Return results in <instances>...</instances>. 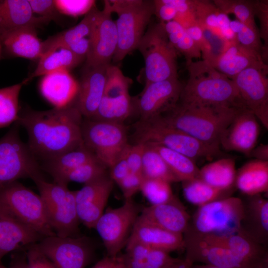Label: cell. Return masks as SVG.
<instances>
[{
    "label": "cell",
    "instance_id": "6da1fadb",
    "mask_svg": "<svg viewBox=\"0 0 268 268\" xmlns=\"http://www.w3.org/2000/svg\"><path fill=\"white\" fill-rule=\"evenodd\" d=\"M82 116L73 102L63 107L45 111L20 112L19 125L26 131L27 145L38 159L46 161L83 145Z\"/></svg>",
    "mask_w": 268,
    "mask_h": 268
},
{
    "label": "cell",
    "instance_id": "7a4b0ae2",
    "mask_svg": "<svg viewBox=\"0 0 268 268\" xmlns=\"http://www.w3.org/2000/svg\"><path fill=\"white\" fill-rule=\"evenodd\" d=\"M243 108L179 102L173 109L161 116L170 126L198 140L219 146L222 133Z\"/></svg>",
    "mask_w": 268,
    "mask_h": 268
},
{
    "label": "cell",
    "instance_id": "3957f363",
    "mask_svg": "<svg viewBox=\"0 0 268 268\" xmlns=\"http://www.w3.org/2000/svg\"><path fill=\"white\" fill-rule=\"evenodd\" d=\"M186 66L189 78L183 85L180 103L246 108L234 81L207 61H190Z\"/></svg>",
    "mask_w": 268,
    "mask_h": 268
},
{
    "label": "cell",
    "instance_id": "277c9868",
    "mask_svg": "<svg viewBox=\"0 0 268 268\" xmlns=\"http://www.w3.org/2000/svg\"><path fill=\"white\" fill-rule=\"evenodd\" d=\"M135 143H157L195 161L211 159L221 154L219 146L203 143L167 124L161 115L139 120L134 125Z\"/></svg>",
    "mask_w": 268,
    "mask_h": 268
},
{
    "label": "cell",
    "instance_id": "5b68a950",
    "mask_svg": "<svg viewBox=\"0 0 268 268\" xmlns=\"http://www.w3.org/2000/svg\"><path fill=\"white\" fill-rule=\"evenodd\" d=\"M115 21L118 44L113 61L119 63L135 49L154 14L153 0H108Z\"/></svg>",
    "mask_w": 268,
    "mask_h": 268
},
{
    "label": "cell",
    "instance_id": "8992f818",
    "mask_svg": "<svg viewBox=\"0 0 268 268\" xmlns=\"http://www.w3.org/2000/svg\"><path fill=\"white\" fill-rule=\"evenodd\" d=\"M39 192L46 210L49 222L59 237L79 236L78 218L75 191H70L67 185L50 183L43 175L32 180Z\"/></svg>",
    "mask_w": 268,
    "mask_h": 268
},
{
    "label": "cell",
    "instance_id": "52a82bcc",
    "mask_svg": "<svg viewBox=\"0 0 268 268\" xmlns=\"http://www.w3.org/2000/svg\"><path fill=\"white\" fill-rule=\"evenodd\" d=\"M137 49L144 61L145 84L178 78L177 51L169 42L162 22L145 31Z\"/></svg>",
    "mask_w": 268,
    "mask_h": 268
},
{
    "label": "cell",
    "instance_id": "ba28073f",
    "mask_svg": "<svg viewBox=\"0 0 268 268\" xmlns=\"http://www.w3.org/2000/svg\"><path fill=\"white\" fill-rule=\"evenodd\" d=\"M19 127L15 123L0 138V191L20 179L42 175L38 160L20 137Z\"/></svg>",
    "mask_w": 268,
    "mask_h": 268
},
{
    "label": "cell",
    "instance_id": "9c48e42d",
    "mask_svg": "<svg viewBox=\"0 0 268 268\" xmlns=\"http://www.w3.org/2000/svg\"><path fill=\"white\" fill-rule=\"evenodd\" d=\"M243 200L228 197L198 207L188 228L203 235H227L240 230Z\"/></svg>",
    "mask_w": 268,
    "mask_h": 268
},
{
    "label": "cell",
    "instance_id": "30bf717a",
    "mask_svg": "<svg viewBox=\"0 0 268 268\" xmlns=\"http://www.w3.org/2000/svg\"><path fill=\"white\" fill-rule=\"evenodd\" d=\"M81 132L84 145L109 168L129 144L127 130L122 123L85 118Z\"/></svg>",
    "mask_w": 268,
    "mask_h": 268
},
{
    "label": "cell",
    "instance_id": "8fae6325",
    "mask_svg": "<svg viewBox=\"0 0 268 268\" xmlns=\"http://www.w3.org/2000/svg\"><path fill=\"white\" fill-rule=\"evenodd\" d=\"M0 202L44 238L56 235L39 195L18 181L0 191Z\"/></svg>",
    "mask_w": 268,
    "mask_h": 268
},
{
    "label": "cell",
    "instance_id": "7c38bea8",
    "mask_svg": "<svg viewBox=\"0 0 268 268\" xmlns=\"http://www.w3.org/2000/svg\"><path fill=\"white\" fill-rule=\"evenodd\" d=\"M141 210L133 199L126 200L117 208L103 212L94 229L101 238L107 255L117 256L126 246Z\"/></svg>",
    "mask_w": 268,
    "mask_h": 268
},
{
    "label": "cell",
    "instance_id": "4fadbf2b",
    "mask_svg": "<svg viewBox=\"0 0 268 268\" xmlns=\"http://www.w3.org/2000/svg\"><path fill=\"white\" fill-rule=\"evenodd\" d=\"M40 250L57 268H85L94 252L90 239L84 236L46 237L37 243Z\"/></svg>",
    "mask_w": 268,
    "mask_h": 268
},
{
    "label": "cell",
    "instance_id": "5bb4252c",
    "mask_svg": "<svg viewBox=\"0 0 268 268\" xmlns=\"http://www.w3.org/2000/svg\"><path fill=\"white\" fill-rule=\"evenodd\" d=\"M268 66L247 68L231 79L238 89L244 106L253 113L268 129Z\"/></svg>",
    "mask_w": 268,
    "mask_h": 268
},
{
    "label": "cell",
    "instance_id": "9a60e30c",
    "mask_svg": "<svg viewBox=\"0 0 268 268\" xmlns=\"http://www.w3.org/2000/svg\"><path fill=\"white\" fill-rule=\"evenodd\" d=\"M183 87L178 78L148 83L133 101L140 120L162 115L173 109L179 103Z\"/></svg>",
    "mask_w": 268,
    "mask_h": 268
},
{
    "label": "cell",
    "instance_id": "2e32d148",
    "mask_svg": "<svg viewBox=\"0 0 268 268\" xmlns=\"http://www.w3.org/2000/svg\"><path fill=\"white\" fill-rule=\"evenodd\" d=\"M183 238L185 259L193 264L200 263L223 268H257L229 249L207 241L189 228Z\"/></svg>",
    "mask_w": 268,
    "mask_h": 268
},
{
    "label": "cell",
    "instance_id": "e0dca14e",
    "mask_svg": "<svg viewBox=\"0 0 268 268\" xmlns=\"http://www.w3.org/2000/svg\"><path fill=\"white\" fill-rule=\"evenodd\" d=\"M112 14L108 0H104L103 8L99 10L89 36L90 47L86 57L85 67L111 64L118 44L116 25Z\"/></svg>",
    "mask_w": 268,
    "mask_h": 268
},
{
    "label": "cell",
    "instance_id": "ac0fdd59",
    "mask_svg": "<svg viewBox=\"0 0 268 268\" xmlns=\"http://www.w3.org/2000/svg\"><path fill=\"white\" fill-rule=\"evenodd\" d=\"M114 182L108 176L84 184L75 191L76 209L80 222L94 228L104 209L112 191Z\"/></svg>",
    "mask_w": 268,
    "mask_h": 268
},
{
    "label": "cell",
    "instance_id": "d6986e66",
    "mask_svg": "<svg viewBox=\"0 0 268 268\" xmlns=\"http://www.w3.org/2000/svg\"><path fill=\"white\" fill-rule=\"evenodd\" d=\"M260 131L255 115L246 108H242L222 133L220 145L226 150L239 152L249 156L257 145Z\"/></svg>",
    "mask_w": 268,
    "mask_h": 268
},
{
    "label": "cell",
    "instance_id": "ffe728a7",
    "mask_svg": "<svg viewBox=\"0 0 268 268\" xmlns=\"http://www.w3.org/2000/svg\"><path fill=\"white\" fill-rule=\"evenodd\" d=\"M43 238L0 202V263L8 253L37 243Z\"/></svg>",
    "mask_w": 268,
    "mask_h": 268
},
{
    "label": "cell",
    "instance_id": "44dd1931",
    "mask_svg": "<svg viewBox=\"0 0 268 268\" xmlns=\"http://www.w3.org/2000/svg\"><path fill=\"white\" fill-rule=\"evenodd\" d=\"M109 66L85 67L73 103L86 119H91L94 115L102 99Z\"/></svg>",
    "mask_w": 268,
    "mask_h": 268
},
{
    "label": "cell",
    "instance_id": "7402d4cb",
    "mask_svg": "<svg viewBox=\"0 0 268 268\" xmlns=\"http://www.w3.org/2000/svg\"><path fill=\"white\" fill-rule=\"evenodd\" d=\"M139 218L169 232L183 235L188 229L190 216L176 198L169 202L143 208Z\"/></svg>",
    "mask_w": 268,
    "mask_h": 268
},
{
    "label": "cell",
    "instance_id": "603a6c76",
    "mask_svg": "<svg viewBox=\"0 0 268 268\" xmlns=\"http://www.w3.org/2000/svg\"><path fill=\"white\" fill-rule=\"evenodd\" d=\"M199 234L207 241L229 249L257 268H268V254L266 246L255 242L240 230L223 236Z\"/></svg>",
    "mask_w": 268,
    "mask_h": 268
},
{
    "label": "cell",
    "instance_id": "cb8c5ba5",
    "mask_svg": "<svg viewBox=\"0 0 268 268\" xmlns=\"http://www.w3.org/2000/svg\"><path fill=\"white\" fill-rule=\"evenodd\" d=\"M243 201L244 214L240 231L255 242L266 246L268 241V200L261 195Z\"/></svg>",
    "mask_w": 268,
    "mask_h": 268
},
{
    "label": "cell",
    "instance_id": "d4e9b609",
    "mask_svg": "<svg viewBox=\"0 0 268 268\" xmlns=\"http://www.w3.org/2000/svg\"><path fill=\"white\" fill-rule=\"evenodd\" d=\"M128 241L169 252L184 249L183 235L174 233L137 217Z\"/></svg>",
    "mask_w": 268,
    "mask_h": 268
},
{
    "label": "cell",
    "instance_id": "484cf974",
    "mask_svg": "<svg viewBox=\"0 0 268 268\" xmlns=\"http://www.w3.org/2000/svg\"><path fill=\"white\" fill-rule=\"evenodd\" d=\"M265 65L260 54L242 46L236 39L227 42L224 50L211 66L232 79L247 68Z\"/></svg>",
    "mask_w": 268,
    "mask_h": 268
},
{
    "label": "cell",
    "instance_id": "4316f807",
    "mask_svg": "<svg viewBox=\"0 0 268 268\" xmlns=\"http://www.w3.org/2000/svg\"><path fill=\"white\" fill-rule=\"evenodd\" d=\"M79 83L68 70H59L43 76L40 83L42 96L54 107L72 103L77 95Z\"/></svg>",
    "mask_w": 268,
    "mask_h": 268
},
{
    "label": "cell",
    "instance_id": "83f0119b",
    "mask_svg": "<svg viewBox=\"0 0 268 268\" xmlns=\"http://www.w3.org/2000/svg\"><path fill=\"white\" fill-rule=\"evenodd\" d=\"M48 22L33 13L28 0H0V37L12 31Z\"/></svg>",
    "mask_w": 268,
    "mask_h": 268
},
{
    "label": "cell",
    "instance_id": "f1b7e54d",
    "mask_svg": "<svg viewBox=\"0 0 268 268\" xmlns=\"http://www.w3.org/2000/svg\"><path fill=\"white\" fill-rule=\"evenodd\" d=\"M5 50L9 54L29 59H39L43 53V42L38 38L36 28H21L0 37Z\"/></svg>",
    "mask_w": 268,
    "mask_h": 268
},
{
    "label": "cell",
    "instance_id": "f546056e",
    "mask_svg": "<svg viewBox=\"0 0 268 268\" xmlns=\"http://www.w3.org/2000/svg\"><path fill=\"white\" fill-rule=\"evenodd\" d=\"M235 185L247 196L268 191V161L251 160L236 173Z\"/></svg>",
    "mask_w": 268,
    "mask_h": 268
},
{
    "label": "cell",
    "instance_id": "4dcf8cb0",
    "mask_svg": "<svg viewBox=\"0 0 268 268\" xmlns=\"http://www.w3.org/2000/svg\"><path fill=\"white\" fill-rule=\"evenodd\" d=\"M236 173L235 160L223 158L200 169L199 178L217 189L231 191L235 185Z\"/></svg>",
    "mask_w": 268,
    "mask_h": 268
},
{
    "label": "cell",
    "instance_id": "1f68e13d",
    "mask_svg": "<svg viewBox=\"0 0 268 268\" xmlns=\"http://www.w3.org/2000/svg\"><path fill=\"white\" fill-rule=\"evenodd\" d=\"M83 59L66 48H57L44 54L34 71L22 82L25 84L34 78L59 71L68 70L78 66Z\"/></svg>",
    "mask_w": 268,
    "mask_h": 268
},
{
    "label": "cell",
    "instance_id": "d6a6232c",
    "mask_svg": "<svg viewBox=\"0 0 268 268\" xmlns=\"http://www.w3.org/2000/svg\"><path fill=\"white\" fill-rule=\"evenodd\" d=\"M98 11L95 6L77 25L43 41V55L57 48L66 47L82 38L89 37Z\"/></svg>",
    "mask_w": 268,
    "mask_h": 268
},
{
    "label": "cell",
    "instance_id": "836d02e7",
    "mask_svg": "<svg viewBox=\"0 0 268 268\" xmlns=\"http://www.w3.org/2000/svg\"><path fill=\"white\" fill-rule=\"evenodd\" d=\"M97 160L94 154L83 144L45 161L43 168L54 179L83 164Z\"/></svg>",
    "mask_w": 268,
    "mask_h": 268
},
{
    "label": "cell",
    "instance_id": "e575fe53",
    "mask_svg": "<svg viewBox=\"0 0 268 268\" xmlns=\"http://www.w3.org/2000/svg\"><path fill=\"white\" fill-rule=\"evenodd\" d=\"M134 110L133 100L129 93L103 96L94 115L89 119L122 123Z\"/></svg>",
    "mask_w": 268,
    "mask_h": 268
},
{
    "label": "cell",
    "instance_id": "d590c367",
    "mask_svg": "<svg viewBox=\"0 0 268 268\" xmlns=\"http://www.w3.org/2000/svg\"><path fill=\"white\" fill-rule=\"evenodd\" d=\"M147 143L150 144L159 153L179 182L199 178L200 169L193 159L161 145Z\"/></svg>",
    "mask_w": 268,
    "mask_h": 268
},
{
    "label": "cell",
    "instance_id": "8d00e7d4",
    "mask_svg": "<svg viewBox=\"0 0 268 268\" xmlns=\"http://www.w3.org/2000/svg\"><path fill=\"white\" fill-rule=\"evenodd\" d=\"M184 197L190 203L198 207L230 197V191L217 189L199 178L182 182Z\"/></svg>",
    "mask_w": 268,
    "mask_h": 268
},
{
    "label": "cell",
    "instance_id": "74e56055",
    "mask_svg": "<svg viewBox=\"0 0 268 268\" xmlns=\"http://www.w3.org/2000/svg\"><path fill=\"white\" fill-rule=\"evenodd\" d=\"M141 174L144 178L158 179L170 183L179 182L159 153L149 143H145Z\"/></svg>",
    "mask_w": 268,
    "mask_h": 268
},
{
    "label": "cell",
    "instance_id": "f35d334b",
    "mask_svg": "<svg viewBox=\"0 0 268 268\" xmlns=\"http://www.w3.org/2000/svg\"><path fill=\"white\" fill-rule=\"evenodd\" d=\"M23 85L22 82L0 88V128L18 121L20 112L19 96Z\"/></svg>",
    "mask_w": 268,
    "mask_h": 268
},
{
    "label": "cell",
    "instance_id": "ab89813d",
    "mask_svg": "<svg viewBox=\"0 0 268 268\" xmlns=\"http://www.w3.org/2000/svg\"><path fill=\"white\" fill-rule=\"evenodd\" d=\"M105 168L100 161L94 160L71 170L53 180L54 182L66 185L71 182L84 185L107 176Z\"/></svg>",
    "mask_w": 268,
    "mask_h": 268
},
{
    "label": "cell",
    "instance_id": "60d3db41",
    "mask_svg": "<svg viewBox=\"0 0 268 268\" xmlns=\"http://www.w3.org/2000/svg\"><path fill=\"white\" fill-rule=\"evenodd\" d=\"M166 34L170 43L176 51L184 56L186 62L193 61L201 56L199 48L180 24L171 25L167 28Z\"/></svg>",
    "mask_w": 268,
    "mask_h": 268
},
{
    "label": "cell",
    "instance_id": "b9f144b4",
    "mask_svg": "<svg viewBox=\"0 0 268 268\" xmlns=\"http://www.w3.org/2000/svg\"><path fill=\"white\" fill-rule=\"evenodd\" d=\"M213 1L216 6L225 14H233L237 20L254 30L259 31L254 18V1L217 0Z\"/></svg>",
    "mask_w": 268,
    "mask_h": 268
},
{
    "label": "cell",
    "instance_id": "7bdbcfd3",
    "mask_svg": "<svg viewBox=\"0 0 268 268\" xmlns=\"http://www.w3.org/2000/svg\"><path fill=\"white\" fill-rule=\"evenodd\" d=\"M170 184L163 180L143 177L140 191L150 205L163 204L176 198Z\"/></svg>",
    "mask_w": 268,
    "mask_h": 268
},
{
    "label": "cell",
    "instance_id": "ee69618b",
    "mask_svg": "<svg viewBox=\"0 0 268 268\" xmlns=\"http://www.w3.org/2000/svg\"><path fill=\"white\" fill-rule=\"evenodd\" d=\"M230 26L238 43L258 53L264 60L263 53L266 49L261 42L259 31L251 29L237 20H231Z\"/></svg>",
    "mask_w": 268,
    "mask_h": 268
},
{
    "label": "cell",
    "instance_id": "f6af8a7d",
    "mask_svg": "<svg viewBox=\"0 0 268 268\" xmlns=\"http://www.w3.org/2000/svg\"><path fill=\"white\" fill-rule=\"evenodd\" d=\"M193 8L200 24L222 37L217 24L218 8L213 2L209 0H193Z\"/></svg>",
    "mask_w": 268,
    "mask_h": 268
},
{
    "label": "cell",
    "instance_id": "bcb514c9",
    "mask_svg": "<svg viewBox=\"0 0 268 268\" xmlns=\"http://www.w3.org/2000/svg\"><path fill=\"white\" fill-rule=\"evenodd\" d=\"M54 2L60 13L74 17L86 14L95 3L93 0H54Z\"/></svg>",
    "mask_w": 268,
    "mask_h": 268
},
{
    "label": "cell",
    "instance_id": "7dc6e473",
    "mask_svg": "<svg viewBox=\"0 0 268 268\" xmlns=\"http://www.w3.org/2000/svg\"><path fill=\"white\" fill-rule=\"evenodd\" d=\"M185 29L199 48L203 60L207 61L211 65L213 61L211 49L204 37L201 28L198 21Z\"/></svg>",
    "mask_w": 268,
    "mask_h": 268
},
{
    "label": "cell",
    "instance_id": "c3c4849f",
    "mask_svg": "<svg viewBox=\"0 0 268 268\" xmlns=\"http://www.w3.org/2000/svg\"><path fill=\"white\" fill-rule=\"evenodd\" d=\"M26 268H57L39 249L37 243L26 247Z\"/></svg>",
    "mask_w": 268,
    "mask_h": 268
},
{
    "label": "cell",
    "instance_id": "681fc988",
    "mask_svg": "<svg viewBox=\"0 0 268 268\" xmlns=\"http://www.w3.org/2000/svg\"><path fill=\"white\" fill-rule=\"evenodd\" d=\"M145 143H135L127 146L125 157L131 173L141 174V166Z\"/></svg>",
    "mask_w": 268,
    "mask_h": 268
},
{
    "label": "cell",
    "instance_id": "f907efd6",
    "mask_svg": "<svg viewBox=\"0 0 268 268\" xmlns=\"http://www.w3.org/2000/svg\"><path fill=\"white\" fill-rule=\"evenodd\" d=\"M31 10L35 14L50 21L58 18L60 13L53 0H28Z\"/></svg>",
    "mask_w": 268,
    "mask_h": 268
},
{
    "label": "cell",
    "instance_id": "816d5d0a",
    "mask_svg": "<svg viewBox=\"0 0 268 268\" xmlns=\"http://www.w3.org/2000/svg\"><path fill=\"white\" fill-rule=\"evenodd\" d=\"M143 178L141 174L130 173L118 184L125 200L132 199L134 195L140 191Z\"/></svg>",
    "mask_w": 268,
    "mask_h": 268
},
{
    "label": "cell",
    "instance_id": "f5cc1de1",
    "mask_svg": "<svg viewBox=\"0 0 268 268\" xmlns=\"http://www.w3.org/2000/svg\"><path fill=\"white\" fill-rule=\"evenodd\" d=\"M125 150L110 168L109 177L117 184L131 173L125 157Z\"/></svg>",
    "mask_w": 268,
    "mask_h": 268
},
{
    "label": "cell",
    "instance_id": "db71d44e",
    "mask_svg": "<svg viewBox=\"0 0 268 268\" xmlns=\"http://www.w3.org/2000/svg\"><path fill=\"white\" fill-rule=\"evenodd\" d=\"M154 14L160 22H167L174 20L177 11L166 0H153Z\"/></svg>",
    "mask_w": 268,
    "mask_h": 268
},
{
    "label": "cell",
    "instance_id": "11a10c76",
    "mask_svg": "<svg viewBox=\"0 0 268 268\" xmlns=\"http://www.w3.org/2000/svg\"><path fill=\"white\" fill-rule=\"evenodd\" d=\"M217 20L218 28L223 39L226 42L236 40L235 34L231 30L230 26V19L227 14L219 8H218L217 12Z\"/></svg>",
    "mask_w": 268,
    "mask_h": 268
},
{
    "label": "cell",
    "instance_id": "9f6ffc18",
    "mask_svg": "<svg viewBox=\"0 0 268 268\" xmlns=\"http://www.w3.org/2000/svg\"><path fill=\"white\" fill-rule=\"evenodd\" d=\"M268 11L267 1H255V15H258L261 23V32L260 35L265 41L268 40Z\"/></svg>",
    "mask_w": 268,
    "mask_h": 268
},
{
    "label": "cell",
    "instance_id": "6f0895ef",
    "mask_svg": "<svg viewBox=\"0 0 268 268\" xmlns=\"http://www.w3.org/2000/svg\"><path fill=\"white\" fill-rule=\"evenodd\" d=\"M90 47V41L89 37L79 39L64 48L68 49L77 56L84 59H86Z\"/></svg>",
    "mask_w": 268,
    "mask_h": 268
},
{
    "label": "cell",
    "instance_id": "680465c9",
    "mask_svg": "<svg viewBox=\"0 0 268 268\" xmlns=\"http://www.w3.org/2000/svg\"><path fill=\"white\" fill-rule=\"evenodd\" d=\"M91 268H127L121 255L106 256L96 263Z\"/></svg>",
    "mask_w": 268,
    "mask_h": 268
},
{
    "label": "cell",
    "instance_id": "91938a15",
    "mask_svg": "<svg viewBox=\"0 0 268 268\" xmlns=\"http://www.w3.org/2000/svg\"><path fill=\"white\" fill-rule=\"evenodd\" d=\"M177 10V13H182L192 10L193 0H166Z\"/></svg>",
    "mask_w": 268,
    "mask_h": 268
},
{
    "label": "cell",
    "instance_id": "94428289",
    "mask_svg": "<svg viewBox=\"0 0 268 268\" xmlns=\"http://www.w3.org/2000/svg\"><path fill=\"white\" fill-rule=\"evenodd\" d=\"M254 157L255 159L268 161V145L266 144H261L255 146L250 153V156Z\"/></svg>",
    "mask_w": 268,
    "mask_h": 268
},
{
    "label": "cell",
    "instance_id": "6125c7cd",
    "mask_svg": "<svg viewBox=\"0 0 268 268\" xmlns=\"http://www.w3.org/2000/svg\"><path fill=\"white\" fill-rule=\"evenodd\" d=\"M192 264L185 258L183 259L176 258L174 262L168 268H191Z\"/></svg>",
    "mask_w": 268,
    "mask_h": 268
},
{
    "label": "cell",
    "instance_id": "be15d7a7",
    "mask_svg": "<svg viewBox=\"0 0 268 268\" xmlns=\"http://www.w3.org/2000/svg\"><path fill=\"white\" fill-rule=\"evenodd\" d=\"M0 268H26V258L13 262L9 267H5L0 263Z\"/></svg>",
    "mask_w": 268,
    "mask_h": 268
},
{
    "label": "cell",
    "instance_id": "e7e4bbea",
    "mask_svg": "<svg viewBox=\"0 0 268 268\" xmlns=\"http://www.w3.org/2000/svg\"><path fill=\"white\" fill-rule=\"evenodd\" d=\"M191 268H223L205 264H193Z\"/></svg>",
    "mask_w": 268,
    "mask_h": 268
}]
</instances>
